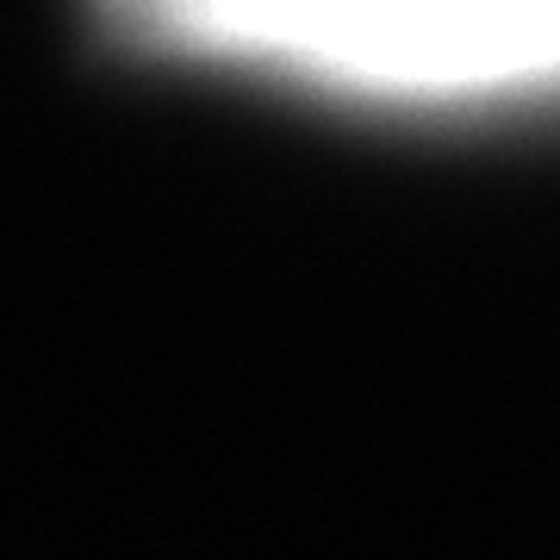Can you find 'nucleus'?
<instances>
[{"mask_svg":"<svg viewBox=\"0 0 560 560\" xmlns=\"http://www.w3.org/2000/svg\"><path fill=\"white\" fill-rule=\"evenodd\" d=\"M212 50L368 88H480L560 69V0H138Z\"/></svg>","mask_w":560,"mask_h":560,"instance_id":"obj_1","label":"nucleus"}]
</instances>
